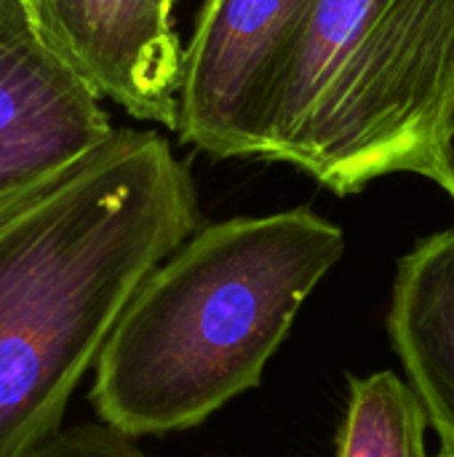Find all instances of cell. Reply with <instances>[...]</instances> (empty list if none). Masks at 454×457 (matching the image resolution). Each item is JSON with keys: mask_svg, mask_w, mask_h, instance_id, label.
<instances>
[{"mask_svg": "<svg viewBox=\"0 0 454 457\" xmlns=\"http://www.w3.org/2000/svg\"><path fill=\"white\" fill-rule=\"evenodd\" d=\"M260 158L334 195L415 174L454 201V0H316Z\"/></svg>", "mask_w": 454, "mask_h": 457, "instance_id": "3", "label": "cell"}, {"mask_svg": "<svg viewBox=\"0 0 454 457\" xmlns=\"http://www.w3.org/2000/svg\"><path fill=\"white\" fill-rule=\"evenodd\" d=\"M115 134L102 96L43 37L24 0H0V217Z\"/></svg>", "mask_w": 454, "mask_h": 457, "instance_id": "5", "label": "cell"}, {"mask_svg": "<svg viewBox=\"0 0 454 457\" xmlns=\"http://www.w3.org/2000/svg\"><path fill=\"white\" fill-rule=\"evenodd\" d=\"M29 457H150L134 436L96 420L62 428Z\"/></svg>", "mask_w": 454, "mask_h": 457, "instance_id": "9", "label": "cell"}, {"mask_svg": "<svg viewBox=\"0 0 454 457\" xmlns=\"http://www.w3.org/2000/svg\"><path fill=\"white\" fill-rule=\"evenodd\" d=\"M345 233L308 206L201 225L136 289L88 391L134 439L190 431L260 386Z\"/></svg>", "mask_w": 454, "mask_h": 457, "instance_id": "2", "label": "cell"}, {"mask_svg": "<svg viewBox=\"0 0 454 457\" xmlns=\"http://www.w3.org/2000/svg\"><path fill=\"white\" fill-rule=\"evenodd\" d=\"M316 0H203L182 54L177 134L211 158H260L265 120Z\"/></svg>", "mask_w": 454, "mask_h": 457, "instance_id": "4", "label": "cell"}, {"mask_svg": "<svg viewBox=\"0 0 454 457\" xmlns=\"http://www.w3.org/2000/svg\"><path fill=\"white\" fill-rule=\"evenodd\" d=\"M201 228L187 166L158 131L115 134L0 217V457L35 455L142 281Z\"/></svg>", "mask_w": 454, "mask_h": 457, "instance_id": "1", "label": "cell"}, {"mask_svg": "<svg viewBox=\"0 0 454 457\" xmlns=\"http://www.w3.org/2000/svg\"><path fill=\"white\" fill-rule=\"evenodd\" d=\"M428 415L404 378L393 372L351 378L334 457H428Z\"/></svg>", "mask_w": 454, "mask_h": 457, "instance_id": "8", "label": "cell"}, {"mask_svg": "<svg viewBox=\"0 0 454 457\" xmlns=\"http://www.w3.org/2000/svg\"><path fill=\"white\" fill-rule=\"evenodd\" d=\"M388 337L428 423L454 453V225L399 260Z\"/></svg>", "mask_w": 454, "mask_h": 457, "instance_id": "7", "label": "cell"}, {"mask_svg": "<svg viewBox=\"0 0 454 457\" xmlns=\"http://www.w3.org/2000/svg\"><path fill=\"white\" fill-rule=\"evenodd\" d=\"M439 457H454V453H450V450H442V455Z\"/></svg>", "mask_w": 454, "mask_h": 457, "instance_id": "10", "label": "cell"}, {"mask_svg": "<svg viewBox=\"0 0 454 457\" xmlns=\"http://www.w3.org/2000/svg\"><path fill=\"white\" fill-rule=\"evenodd\" d=\"M43 37L136 120L177 129V0H24Z\"/></svg>", "mask_w": 454, "mask_h": 457, "instance_id": "6", "label": "cell"}]
</instances>
